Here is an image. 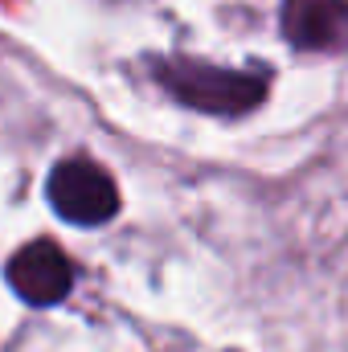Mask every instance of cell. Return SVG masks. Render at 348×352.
<instances>
[{"label":"cell","instance_id":"obj_1","mask_svg":"<svg viewBox=\"0 0 348 352\" xmlns=\"http://www.w3.org/2000/svg\"><path fill=\"white\" fill-rule=\"evenodd\" d=\"M156 78L173 98H180L193 111H205V115H246L266 94V82L259 74L217 70L205 62H160Z\"/></svg>","mask_w":348,"mask_h":352},{"label":"cell","instance_id":"obj_2","mask_svg":"<svg viewBox=\"0 0 348 352\" xmlns=\"http://www.w3.org/2000/svg\"><path fill=\"white\" fill-rule=\"evenodd\" d=\"M50 205L58 209V217L74 221V226H102L119 213V188L107 176V168H98L87 156L62 160L50 173Z\"/></svg>","mask_w":348,"mask_h":352},{"label":"cell","instance_id":"obj_3","mask_svg":"<svg viewBox=\"0 0 348 352\" xmlns=\"http://www.w3.org/2000/svg\"><path fill=\"white\" fill-rule=\"evenodd\" d=\"M8 287L33 303V307H50V303H62L74 287V270L70 258L62 254V246L54 242H29L21 246L12 258H8Z\"/></svg>","mask_w":348,"mask_h":352},{"label":"cell","instance_id":"obj_4","mask_svg":"<svg viewBox=\"0 0 348 352\" xmlns=\"http://www.w3.org/2000/svg\"><path fill=\"white\" fill-rule=\"evenodd\" d=\"M279 25L295 50H336L348 41V0H287Z\"/></svg>","mask_w":348,"mask_h":352}]
</instances>
